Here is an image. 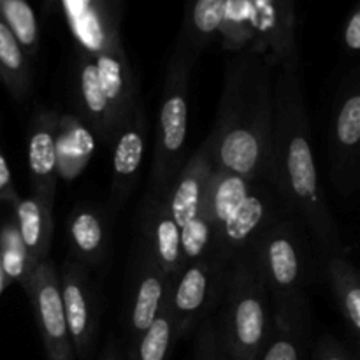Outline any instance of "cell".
<instances>
[{
  "label": "cell",
  "instance_id": "cell-1",
  "mask_svg": "<svg viewBox=\"0 0 360 360\" xmlns=\"http://www.w3.org/2000/svg\"><path fill=\"white\" fill-rule=\"evenodd\" d=\"M264 181L283 211L301 220L327 252H340V231L313 157L301 76L292 67H278L274 77L273 136Z\"/></svg>",
  "mask_w": 360,
  "mask_h": 360
},
{
  "label": "cell",
  "instance_id": "cell-2",
  "mask_svg": "<svg viewBox=\"0 0 360 360\" xmlns=\"http://www.w3.org/2000/svg\"><path fill=\"white\" fill-rule=\"evenodd\" d=\"M276 69L273 60L252 49L231 55L217 122L207 136L214 169L252 179L266 178Z\"/></svg>",
  "mask_w": 360,
  "mask_h": 360
},
{
  "label": "cell",
  "instance_id": "cell-3",
  "mask_svg": "<svg viewBox=\"0 0 360 360\" xmlns=\"http://www.w3.org/2000/svg\"><path fill=\"white\" fill-rule=\"evenodd\" d=\"M217 320L221 340L236 360H257L271 329V295L250 246L229 264Z\"/></svg>",
  "mask_w": 360,
  "mask_h": 360
},
{
  "label": "cell",
  "instance_id": "cell-4",
  "mask_svg": "<svg viewBox=\"0 0 360 360\" xmlns=\"http://www.w3.org/2000/svg\"><path fill=\"white\" fill-rule=\"evenodd\" d=\"M193 63L195 60L185 49L174 46L162 91L146 199L164 195L185 164V144L188 132V81Z\"/></svg>",
  "mask_w": 360,
  "mask_h": 360
},
{
  "label": "cell",
  "instance_id": "cell-5",
  "mask_svg": "<svg viewBox=\"0 0 360 360\" xmlns=\"http://www.w3.org/2000/svg\"><path fill=\"white\" fill-rule=\"evenodd\" d=\"M229 264L206 255L183 266L169 283L167 304L176 336L185 338L220 306Z\"/></svg>",
  "mask_w": 360,
  "mask_h": 360
},
{
  "label": "cell",
  "instance_id": "cell-6",
  "mask_svg": "<svg viewBox=\"0 0 360 360\" xmlns=\"http://www.w3.org/2000/svg\"><path fill=\"white\" fill-rule=\"evenodd\" d=\"M248 246L271 301H288L304 295L306 257L301 238L290 221L280 218L264 229Z\"/></svg>",
  "mask_w": 360,
  "mask_h": 360
},
{
  "label": "cell",
  "instance_id": "cell-7",
  "mask_svg": "<svg viewBox=\"0 0 360 360\" xmlns=\"http://www.w3.org/2000/svg\"><path fill=\"white\" fill-rule=\"evenodd\" d=\"M360 81L359 70H352L343 81L330 129V178L336 188L354 195L359 188L360 165Z\"/></svg>",
  "mask_w": 360,
  "mask_h": 360
},
{
  "label": "cell",
  "instance_id": "cell-8",
  "mask_svg": "<svg viewBox=\"0 0 360 360\" xmlns=\"http://www.w3.org/2000/svg\"><path fill=\"white\" fill-rule=\"evenodd\" d=\"M76 42L77 53L95 56L125 49L122 39L123 0H55Z\"/></svg>",
  "mask_w": 360,
  "mask_h": 360
},
{
  "label": "cell",
  "instance_id": "cell-9",
  "mask_svg": "<svg viewBox=\"0 0 360 360\" xmlns=\"http://www.w3.org/2000/svg\"><path fill=\"white\" fill-rule=\"evenodd\" d=\"M280 200L269 183L257 179L241 206L211 234L207 255L231 262L264 229L281 218Z\"/></svg>",
  "mask_w": 360,
  "mask_h": 360
},
{
  "label": "cell",
  "instance_id": "cell-10",
  "mask_svg": "<svg viewBox=\"0 0 360 360\" xmlns=\"http://www.w3.org/2000/svg\"><path fill=\"white\" fill-rule=\"evenodd\" d=\"M252 51L262 53L276 67L301 69L295 0H250Z\"/></svg>",
  "mask_w": 360,
  "mask_h": 360
},
{
  "label": "cell",
  "instance_id": "cell-11",
  "mask_svg": "<svg viewBox=\"0 0 360 360\" xmlns=\"http://www.w3.org/2000/svg\"><path fill=\"white\" fill-rule=\"evenodd\" d=\"M23 290L34 308L46 360H76L60 297L58 271L53 260H44L32 271Z\"/></svg>",
  "mask_w": 360,
  "mask_h": 360
},
{
  "label": "cell",
  "instance_id": "cell-12",
  "mask_svg": "<svg viewBox=\"0 0 360 360\" xmlns=\"http://www.w3.org/2000/svg\"><path fill=\"white\" fill-rule=\"evenodd\" d=\"M58 285L74 355L88 360L94 352L98 326L97 294L88 269L69 257L58 274Z\"/></svg>",
  "mask_w": 360,
  "mask_h": 360
},
{
  "label": "cell",
  "instance_id": "cell-13",
  "mask_svg": "<svg viewBox=\"0 0 360 360\" xmlns=\"http://www.w3.org/2000/svg\"><path fill=\"white\" fill-rule=\"evenodd\" d=\"M134 259L136 262L130 267V292L127 306V330L130 345L153 323L155 316L165 304L171 283L141 239H137Z\"/></svg>",
  "mask_w": 360,
  "mask_h": 360
},
{
  "label": "cell",
  "instance_id": "cell-14",
  "mask_svg": "<svg viewBox=\"0 0 360 360\" xmlns=\"http://www.w3.org/2000/svg\"><path fill=\"white\" fill-rule=\"evenodd\" d=\"M148 118L143 102H137L130 118L112 143V172H111V204L118 211L125 204L134 186L137 185L144 151H146Z\"/></svg>",
  "mask_w": 360,
  "mask_h": 360
},
{
  "label": "cell",
  "instance_id": "cell-15",
  "mask_svg": "<svg viewBox=\"0 0 360 360\" xmlns=\"http://www.w3.org/2000/svg\"><path fill=\"white\" fill-rule=\"evenodd\" d=\"M56 123L58 112L41 109L30 120L28 129V174L32 195L53 207L58 185L56 160Z\"/></svg>",
  "mask_w": 360,
  "mask_h": 360
},
{
  "label": "cell",
  "instance_id": "cell-16",
  "mask_svg": "<svg viewBox=\"0 0 360 360\" xmlns=\"http://www.w3.org/2000/svg\"><path fill=\"white\" fill-rule=\"evenodd\" d=\"M269 336L257 360H304L308 345V306L304 295L288 301H271Z\"/></svg>",
  "mask_w": 360,
  "mask_h": 360
},
{
  "label": "cell",
  "instance_id": "cell-17",
  "mask_svg": "<svg viewBox=\"0 0 360 360\" xmlns=\"http://www.w3.org/2000/svg\"><path fill=\"white\" fill-rule=\"evenodd\" d=\"M139 239L148 246L153 259L169 280L183 269L179 227L169 213L165 193L155 199H144L141 211Z\"/></svg>",
  "mask_w": 360,
  "mask_h": 360
},
{
  "label": "cell",
  "instance_id": "cell-18",
  "mask_svg": "<svg viewBox=\"0 0 360 360\" xmlns=\"http://www.w3.org/2000/svg\"><path fill=\"white\" fill-rule=\"evenodd\" d=\"M211 171H213V153H211L210 141L206 139L183 164L165 192L169 213L178 227H183L199 214L200 199Z\"/></svg>",
  "mask_w": 360,
  "mask_h": 360
},
{
  "label": "cell",
  "instance_id": "cell-19",
  "mask_svg": "<svg viewBox=\"0 0 360 360\" xmlns=\"http://www.w3.org/2000/svg\"><path fill=\"white\" fill-rule=\"evenodd\" d=\"M76 88L81 108V122L94 132L95 139L105 144L115 143L120 129L112 116L111 105L102 91L94 58L77 53Z\"/></svg>",
  "mask_w": 360,
  "mask_h": 360
},
{
  "label": "cell",
  "instance_id": "cell-20",
  "mask_svg": "<svg viewBox=\"0 0 360 360\" xmlns=\"http://www.w3.org/2000/svg\"><path fill=\"white\" fill-rule=\"evenodd\" d=\"M94 63L97 69L98 83L111 105L116 125L122 130L139 102L136 74L130 67L129 56L125 49H118L95 56Z\"/></svg>",
  "mask_w": 360,
  "mask_h": 360
},
{
  "label": "cell",
  "instance_id": "cell-21",
  "mask_svg": "<svg viewBox=\"0 0 360 360\" xmlns=\"http://www.w3.org/2000/svg\"><path fill=\"white\" fill-rule=\"evenodd\" d=\"M255 181L257 179L213 167L199 206V217L210 225L211 234L241 206Z\"/></svg>",
  "mask_w": 360,
  "mask_h": 360
},
{
  "label": "cell",
  "instance_id": "cell-22",
  "mask_svg": "<svg viewBox=\"0 0 360 360\" xmlns=\"http://www.w3.org/2000/svg\"><path fill=\"white\" fill-rule=\"evenodd\" d=\"M70 257L84 267H101L109 253V231L94 207H77L67 224Z\"/></svg>",
  "mask_w": 360,
  "mask_h": 360
},
{
  "label": "cell",
  "instance_id": "cell-23",
  "mask_svg": "<svg viewBox=\"0 0 360 360\" xmlns=\"http://www.w3.org/2000/svg\"><path fill=\"white\" fill-rule=\"evenodd\" d=\"M14 206V224L25 246L32 267L48 260L53 243V207L37 197H18Z\"/></svg>",
  "mask_w": 360,
  "mask_h": 360
},
{
  "label": "cell",
  "instance_id": "cell-24",
  "mask_svg": "<svg viewBox=\"0 0 360 360\" xmlns=\"http://www.w3.org/2000/svg\"><path fill=\"white\" fill-rule=\"evenodd\" d=\"M95 151V136L76 115H58L56 123V160L58 179L72 181L83 172Z\"/></svg>",
  "mask_w": 360,
  "mask_h": 360
},
{
  "label": "cell",
  "instance_id": "cell-25",
  "mask_svg": "<svg viewBox=\"0 0 360 360\" xmlns=\"http://www.w3.org/2000/svg\"><path fill=\"white\" fill-rule=\"evenodd\" d=\"M225 0H185V20L176 46L193 60L218 39Z\"/></svg>",
  "mask_w": 360,
  "mask_h": 360
},
{
  "label": "cell",
  "instance_id": "cell-26",
  "mask_svg": "<svg viewBox=\"0 0 360 360\" xmlns=\"http://www.w3.org/2000/svg\"><path fill=\"white\" fill-rule=\"evenodd\" d=\"M0 83L14 101L21 102L32 90V62L25 49L0 18Z\"/></svg>",
  "mask_w": 360,
  "mask_h": 360
},
{
  "label": "cell",
  "instance_id": "cell-27",
  "mask_svg": "<svg viewBox=\"0 0 360 360\" xmlns=\"http://www.w3.org/2000/svg\"><path fill=\"white\" fill-rule=\"evenodd\" d=\"M327 274L343 319L357 338L360 333V278L357 269L343 255H334L327 264Z\"/></svg>",
  "mask_w": 360,
  "mask_h": 360
},
{
  "label": "cell",
  "instance_id": "cell-28",
  "mask_svg": "<svg viewBox=\"0 0 360 360\" xmlns=\"http://www.w3.org/2000/svg\"><path fill=\"white\" fill-rule=\"evenodd\" d=\"M178 341L167 304L162 306L153 323L130 345L129 360H169L172 345Z\"/></svg>",
  "mask_w": 360,
  "mask_h": 360
},
{
  "label": "cell",
  "instance_id": "cell-29",
  "mask_svg": "<svg viewBox=\"0 0 360 360\" xmlns=\"http://www.w3.org/2000/svg\"><path fill=\"white\" fill-rule=\"evenodd\" d=\"M0 18L18 39L30 62H34L39 53L41 32L37 14L28 0H0Z\"/></svg>",
  "mask_w": 360,
  "mask_h": 360
},
{
  "label": "cell",
  "instance_id": "cell-30",
  "mask_svg": "<svg viewBox=\"0 0 360 360\" xmlns=\"http://www.w3.org/2000/svg\"><path fill=\"white\" fill-rule=\"evenodd\" d=\"M218 39L221 42V48L231 55L250 48V42H252L250 0H225Z\"/></svg>",
  "mask_w": 360,
  "mask_h": 360
},
{
  "label": "cell",
  "instance_id": "cell-31",
  "mask_svg": "<svg viewBox=\"0 0 360 360\" xmlns=\"http://www.w3.org/2000/svg\"><path fill=\"white\" fill-rule=\"evenodd\" d=\"M0 264L9 283L16 281L23 288L27 287L34 267L28 260L14 221H6L0 225Z\"/></svg>",
  "mask_w": 360,
  "mask_h": 360
},
{
  "label": "cell",
  "instance_id": "cell-32",
  "mask_svg": "<svg viewBox=\"0 0 360 360\" xmlns=\"http://www.w3.org/2000/svg\"><path fill=\"white\" fill-rule=\"evenodd\" d=\"M195 360H236L221 340L217 313L199 323L195 345Z\"/></svg>",
  "mask_w": 360,
  "mask_h": 360
},
{
  "label": "cell",
  "instance_id": "cell-33",
  "mask_svg": "<svg viewBox=\"0 0 360 360\" xmlns=\"http://www.w3.org/2000/svg\"><path fill=\"white\" fill-rule=\"evenodd\" d=\"M179 238H181L183 264L202 259L210 252L211 229L199 214L188 224L179 227Z\"/></svg>",
  "mask_w": 360,
  "mask_h": 360
},
{
  "label": "cell",
  "instance_id": "cell-34",
  "mask_svg": "<svg viewBox=\"0 0 360 360\" xmlns=\"http://www.w3.org/2000/svg\"><path fill=\"white\" fill-rule=\"evenodd\" d=\"M311 360H355L354 355L334 338L326 336L313 352Z\"/></svg>",
  "mask_w": 360,
  "mask_h": 360
},
{
  "label": "cell",
  "instance_id": "cell-35",
  "mask_svg": "<svg viewBox=\"0 0 360 360\" xmlns=\"http://www.w3.org/2000/svg\"><path fill=\"white\" fill-rule=\"evenodd\" d=\"M343 44L350 53H359L360 49V6L355 4L345 21Z\"/></svg>",
  "mask_w": 360,
  "mask_h": 360
},
{
  "label": "cell",
  "instance_id": "cell-36",
  "mask_svg": "<svg viewBox=\"0 0 360 360\" xmlns=\"http://www.w3.org/2000/svg\"><path fill=\"white\" fill-rule=\"evenodd\" d=\"M18 200V192L14 188L13 174H11L9 164L4 155L2 144H0V204L11 202L14 204Z\"/></svg>",
  "mask_w": 360,
  "mask_h": 360
},
{
  "label": "cell",
  "instance_id": "cell-37",
  "mask_svg": "<svg viewBox=\"0 0 360 360\" xmlns=\"http://www.w3.org/2000/svg\"><path fill=\"white\" fill-rule=\"evenodd\" d=\"M98 360H125L122 357V352L118 350V345H116L115 340L109 341L108 347L104 348V352H102L101 359Z\"/></svg>",
  "mask_w": 360,
  "mask_h": 360
},
{
  "label": "cell",
  "instance_id": "cell-38",
  "mask_svg": "<svg viewBox=\"0 0 360 360\" xmlns=\"http://www.w3.org/2000/svg\"><path fill=\"white\" fill-rule=\"evenodd\" d=\"M7 285H9V280H7L6 273H4V269H2V264H0V295L4 294V290L7 288Z\"/></svg>",
  "mask_w": 360,
  "mask_h": 360
},
{
  "label": "cell",
  "instance_id": "cell-39",
  "mask_svg": "<svg viewBox=\"0 0 360 360\" xmlns=\"http://www.w3.org/2000/svg\"><path fill=\"white\" fill-rule=\"evenodd\" d=\"M53 2L55 0H42V9H44V13H53Z\"/></svg>",
  "mask_w": 360,
  "mask_h": 360
}]
</instances>
